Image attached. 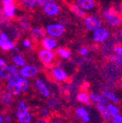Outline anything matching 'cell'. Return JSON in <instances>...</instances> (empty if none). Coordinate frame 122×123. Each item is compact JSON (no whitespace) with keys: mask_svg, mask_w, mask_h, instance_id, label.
Instances as JSON below:
<instances>
[{"mask_svg":"<svg viewBox=\"0 0 122 123\" xmlns=\"http://www.w3.org/2000/svg\"><path fill=\"white\" fill-rule=\"evenodd\" d=\"M101 18L105 24L111 28H118L122 25V17L111 7H104L101 10Z\"/></svg>","mask_w":122,"mask_h":123,"instance_id":"1","label":"cell"},{"mask_svg":"<svg viewBox=\"0 0 122 123\" xmlns=\"http://www.w3.org/2000/svg\"><path fill=\"white\" fill-rule=\"evenodd\" d=\"M37 56L38 60L42 64H44L45 67H52L56 62V53L54 50H46V49L41 48L38 49L37 51Z\"/></svg>","mask_w":122,"mask_h":123,"instance_id":"2","label":"cell"},{"mask_svg":"<svg viewBox=\"0 0 122 123\" xmlns=\"http://www.w3.org/2000/svg\"><path fill=\"white\" fill-rule=\"evenodd\" d=\"M50 77L57 83H65L69 79V74L64 69L61 64L54 65L50 68Z\"/></svg>","mask_w":122,"mask_h":123,"instance_id":"3","label":"cell"},{"mask_svg":"<svg viewBox=\"0 0 122 123\" xmlns=\"http://www.w3.org/2000/svg\"><path fill=\"white\" fill-rule=\"evenodd\" d=\"M44 31H45L47 36L58 38L64 35L65 32H66V26L64 25V23L59 22V21L51 22L45 26Z\"/></svg>","mask_w":122,"mask_h":123,"instance_id":"4","label":"cell"},{"mask_svg":"<svg viewBox=\"0 0 122 123\" xmlns=\"http://www.w3.org/2000/svg\"><path fill=\"white\" fill-rule=\"evenodd\" d=\"M83 21L85 29L90 32H94L103 27V21L100 16L97 15H86Z\"/></svg>","mask_w":122,"mask_h":123,"instance_id":"5","label":"cell"},{"mask_svg":"<svg viewBox=\"0 0 122 123\" xmlns=\"http://www.w3.org/2000/svg\"><path fill=\"white\" fill-rule=\"evenodd\" d=\"M41 7H42L44 15L49 17L58 16L61 11V8L60 4L57 2H54V1H47Z\"/></svg>","mask_w":122,"mask_h":123,"instance_id":"6","label":"cell"},{"mask_svg":"<svg viewBox=\"0 0 122 123\" xmlns=\"http://www.w3.org/2000/svg\"><path fill=\"white\" fill-rule=\"evenodd\" d=\"M16 46L15 41L12 40L4 31L0 30V50L4 52L14 51Z\"/></svg>","mask_w":122,"mask_h":123,"instance_id":"7","label":"cell"},{"mask_svg":"<svg viewBox=\"0 0 122 123\" xmlns=\"http://www.w3.org/2000/svg\"><path fill=\"white\" fill-rule=\"evenodd\" d=\"M110 31L107 27H102L99 29L92 32V41L96 44H103L110 38Z\"/></svg>","mask_w":122,"mask_h":123,"instance_id":"8","label":"cell"},{"mask_svg":"<svg viewBox=\"0 0 122 123\" xmlns=\"http://www.w3.org/2000/svg\"><path fill=\"white\" fill-rule=\"evenodd\" d=\"M34 86L38 93L44 98H49L51 97L52 92L48 84L41 78H38L34 81Z\"/></svg>","mask_w":122,"mask_h":123,"instance_id":"9","label":"cell"},{"mask_svg":"<svg viewBox=\"0 0 122 123\" xmlns=\"http://www.w3.org/2000/svg\"><path fill=\"white\" fill-rule=\"evenodd\" d=\"M19 74V68L14 64L7 63L0 68V80L7 81L11 76Z\"/></svg>","mask_w":122,"mask_h":123,"instance_id":"10","label":"cell"},{"mask_svg":"<svg viewBox=\"0 0 122 123\" xmlns=\"http://www.w3.org/2000/svg\"><path fill=\"white\" fill-rule=\"evenodd\" d=\"M104 75L109 80H118L122 75L121 68L115 67L110 63H108L104 67Z\"/></svg>","mask_w":122,"mask_h":123,"instance_id":"11","label":"cell"},{"mask_svg":"<svg viewBox=\"0 0 122 123\" xmlns=\"http://www.w3.org/2000/svg\"><path fill=\"white\" fill-rule=\"evenodd\" d=\"M39 74V68L34 64H26L19 68V74L27 79H32L38 76Z\"/></svg>","mask_w":122,"mask_h":123,"instance_id":"12","label":"cell"},{"mask_svg":"<svg viewBox=\"0 0 122 123\" xmlns=\"http://www.w3.org/2000/svg\"><path fill=\"white\" fill-rule=\"evenodd\" d=\"M8 81H10V82H12V83H14V84L17 85L22 92H27V91L30 89L31 83H30L29 79H27V78H26V77L21 76V75H20L19 74L11 76Z\"/></svg>","mask_w":122,"mask_h":123,"instance_id":"13","label":"cell"},{"mask_svg":"<svg viewBox=\"0 0 122 123\" xmlns=\"http://www.w3.org/2000/svg\"><path fill=\"white\" fill-rule=\"evenodd\" d=\"M0 13L2 14L3 16L8 20H13L16 16L17 14V5L15 4H2V8L0 10Z\"/></svg>","mask_w":122,"mask_h":123,"instance_id":"14","label":"cell"},{"mask_svg":"<svg viewBox=\"0 0 122 123\" xmlns=\"http://www.w3.org/2000/svg\"><path fill=\"white\" fill-rule=\"evenodd\" d=\"M2 31H4L10 37V38H11L12 40L14 41H17L23 33V31L17 25H14L11 22Z\"/></svg>","mask_w":122,"mask_h":123,"instance_id":"15","label":"cell"},{"mask_svg":"<svg viewBox=\"0 0 122 123\" xmlns=\"http://www.w3.org/2000/svg\"><path fill=\"white\" fill-rule=\"evenodd\" d=\"M15 97H14L7 90H3L2 93L0 95V104L4 108L11 107L15 103Z\"/></svg>","mask_w":122,"mask_h":123,"instance_id":"16","label":"cell"},{"mask_svg":"<svg viewBox=\"0 0 122 123\" xmlns=\"http://www.w3.org/2000/svg\"><path fill=\"white\" fill-rule=\"evenodd\" d=\"M40 45L42 46V48L50 50H55L58 47V42L56 38H52L50 36H45L39 41Z\"/></svg>","mask_w":122,"mask_h":123,"instance_id":"17","label":"cell"},{"mask_svg":"<svg viewBox=\"0 0 122 123\" xmlns=\"http://www.w3.org/2000/svg\"><path fill=\"white\" fill-rule=\"evenodd\" d=\"M75 114H76L77 117L82 121L85 123H90L92 121V118H91V115L89 111L87 110L85 106H79V107H77L75 109Z\"/></svg>","mask_w":122,"mask_h":123,"instance_id":"18","label":"cell"},{"mask_svg":"<svg viewBox=\"0 0 122 123\" xmlns=\"http://www.w3.org/2000/svg\"><path fill=\"white\" fill-rule=\"evenodd\" d=\"M102 94L103 95L105 98H107L108 101H110L111 103L115 104H118L121 102V98L120 95H118L115 92H114L113 90L110 89H103L101 92Z\"/></svg>","mask_w":122,"mask_h":123,"instance_id":"19","label":"cell"},{"mask_svg":"<svg viewBox=\"0 0 122 123\" xmlns=\"http://www.w3.org/2000/svg\"><path fill=\"white\" fill-rule=\"evenodd\" d=\"M75 3L85 12L93 11L97 9L96 0H75Z\"/></svg>","mask_w":122,"mask_h":123,"instance_id":"20","label":"cell"},{"mask_svg":"<svg viewBox=\"0 0 122 123\" xmlns=\"http://www.w3.org/2000/svg\"><path fill=\"white\" fill-rule=\"evenodd\" d=\"M16 25L23 31V32H29L31 28V21L28 15H23L17 18Z\"/></svg>","mask_w":122,"mask_h":123,"instance_id":"21","label":"cell"},{"mask_svg":"<svg viewBox=\"0 0 122 123\" xmlns=\"http://www.w3.org/2000/svg\"><path fill=\"white\" fill-rule=\"evenodd\" d=\"M29 34L32 40L40 41L44 37H45V31L40 27H32L29 30Z\"/></svg>","mask_w":122,"mask_h":123,"instance_id":"22","label":"cell"},{"mask_svg":"<svg viewBox=\"0 0 122 123\" xmlns=\"http://www.w3.org/2000/svg\"><path fill=\"white\" fill-rule=\"evenodd\" d=\"M15 119L17 120L18 123H32L33 122V115L32 113L28 111H24L21 113L15 114Z\"/></svg>","mask_w":122,"mask_h":123,"instance_id":"23","label":"cell"},{"mask_svg":"<svg viewBox=\"0 0 122 123\" xmlns=\"http://www.w3.org/2000/svg\"><path fill=\"white\" fill-rule=\"evenodd\" d=\"M68 8L73 15L79 19H84L86 16V12L84 10H82L75 2L70 3L68 4Z\"/></svg>","mask_w":122,"mask_h":123,"instance_id":"24","label":"cell"},{"mask_svg":"<svg viewBox=\"0 0 122 123\" xmlns=\"http://www.w3.org/2000/svg\"><path fill=\"white\" fill-rule=\"evenodd\" d=\"M89 96H90L91 102L94 103L96 104H104V105H107L109 103L107 98H105L103 97V95L102 93H100V92H91V93H89Z\"/></svg>","mask_w":122,"mask_h":123,"instance_id":"25","label":"cell"},{"mask_svg":"<svg viewBox=\"0 0 122 123\" xmlns=\"http://www.w3.org/2000/svg\"><path fill=\"white\" fill-rule=\"evenodd\" d=\"M96 108H97V111L99 112L100 115H101L102 118L104 121H108L112 120V115H111L107 105H104V104H96Z\"/></svg>","mask_w":122,"mask_h":123,"instance_id":"26","label":"cell"},{"mask_svg":"<svg viewBox=\"0 0 122 123\" xmlns=\"http://www.w3.org/2000/svg\"><path fill=\"white\" fill-rule=\"evenodd\" d=\"M11 62L12 64H14L18 68H22L23 66H25L27 64V61H26L25 57L19 52L13 54V56L11 57Z\"/></svg>","mask_w":122,"mask_h":123,"instance_id":"27","label":"cell"},{"mask_svg":"<svg viewBox=\"0 0 122 123\" xmlns=\"http://www.w3.org/2000/svg\"><path fill=\"white\" fill-rule=\"evenodd\" d=\"M56 56L62 60H69L72 57V52L69 49L66 47H57L55 50Z\"/></svg>","mask_w":122,"mask_h":123,"instance_id":"28","label":"cell"},{"mask_svg":"<svg viewBox=\"0 0 122 123\" xmlns=\"http://www.w3.org/2000/svg\"><path fill=\"white\" fill-rule=\"evenodd\" d=\"M76 100L80 104H84V105L89 106L92 102H91L90 96H89V93L85 91H81V92H77L76 94Z\"/></svg>","mask_w":122,"mask_h":123,"instance_id":"29","label":"cell"},{"mask_svg":"<svg viewBox=\"0 0 122 123\" xmlns=\"http://www.w3.org/2000/svg\"><path fill=\"white\" fill-rule=\"evenodd\" d=\"M5 90H7L10 93H11L14 97H19L22 93V92L21 91V89L17 85L10 82V81H8L5 84Z\"/></svg>","mask_w":122,"mask_h":123,"instance_id":"30","label":"cell"},{"mask_svg":"<svg viewBox=\"0 0 122 123\" xmlns=\"http://www.w3.org/2000/svg\"><path fill=\"white\" fill-rule=\"evenodd\" d=\"M15 114L21 113V112L30 110V108H29L28 104H27V102H26L25 100H23V99H18L17 101L15 102Z\"/></svg>","mask_w":122,"mask_h":123,"instance_id":"31","label":"cell"},{"mask_svg":"<svg viewBox=\"0 0 122 123\" xmlns=\"http://www.w3.org/2000/svg\"><path fill=\"white\" fill-rule=\"evenodd\" d=\"M17 2L21 8L27 10H33L38 6L35 0H17Z\"/></svg>","mask_w":122,"mask_h":123,"instance_id":"32","label":"cell"},{"mask_svg":"<svg viewBox=\"0 0 122 123\" xmlns=\"http://www.w3.org/2000/svg\"><path fill=\"white\" fill-rule=\"evenodd\" d=\"M107 59L109 63L112 64V65L115 66V67L121 68H122V57H120V56H118V55H116L115 53H112L108 56Z\"/></svg>","mask_w":122,"mask_h":123,"instance_id":"33","label":"cell"},{"mask_svg":"<svg viewBox=\"0 0 122 123\" xmlns=\"http://www.w3.org/2000/svg\"><path fill=\"white\" fill-rule=\"evenodd\" d=\"M60 101L55 97H50L47 99V107H49L51 110H57L60 107Z\"/></svg>","mask_w":122,"mask_h":123,"instance_id":"34","label":"cell"},{"mask_svg":"<svg viewBox=\"0 0 122 123\" xmlns=\"http://www.w3.org/2000/svg\"><path fill=\"white\" fill-rule=\"evenodd\" d=\"M38 114L40 117H44V118H49L50 119L51 117V110L47 106H41L38 108Z\"/></svg>","mask_w":122,"mask_h":123,"instance_id":"35","label":"cell"},{"mask_svg":"<svg viewBox=\"0 0 122 123\" xmlns=\"http://www.w3.org/2000/svg\"><path fill=\"white\" fill-rule=\"evenodd\" d=\"M107 107H108V109H109V112H110L112 116L118 115V114H120V109L117 104H113V103H109V104H107Z\"/></svg>","mask_w":122,"mask_h":123,"instance_id":"36","label":"cell"},{"mask_svg":"<svg viewBox=\"0 0 122 123\" xmlns=\"http://www.w3.org/2000/svg\"><path fill=\"white\" fill-rule=\"evenodd\" d=\"M32 45H33V43H32V39L31 38H25L21 40V46L24 49L29 50L32 48Z\"/></svg>","mask_w":122,"mask_h":123,"instance_id":"37","label":"cell"},{"mask_svg":"<svg viewBox=\"0 0 122 123\" xmlns=\"http://www.w3.org/2000/svg\"><path fill=\"white\" fill-rule=\"evenodd\" d=\"M89 52H90V50L86 46H80L79 48V54L81 56H83V57L88 56Z\"/></svg>","mask_w":122,"mask_h":123,"instance_id":"38","label":"cell"},{"mask_svg":"<svg viewBox=\"0 0 122 123\" xmlns=\"http://www.w3.org/2000/svg\"><path fill=\"white\" fill-rule=\"evenodd\" d=\"M113 53L116 54L120 57H122V44H116L114 46V50H113Z\"/></svg>","mask_w":122,"mask_h":123,"instance_id":"39","label":"cell"},{"mask_svg":"<svg viewBox=\"0 0 122 123\" xmlns=\"http://www.w3.org/2000/svg\"><path fill=\"white\" fill-rule=\"evenodd\" d=\"M50 123H67V121L61 116H54L50 118Z\"/></svg>","mask_w":122,"mask_h":123,"instance_id":"40","label":"cell"},{"mask_svg":"<svg viewBox=\"0 0 122 123\" xmlns=\"http://www.w3.org/2000/svg\"><path fill=\"white\" fill-rule=\"evenodd\" d=\"M4 123H13V117L10 113L4 114Z\"/></svg>","mask_w":122,"mask_h":123,"instance_id":"41","label":"cell"},{"mask_svg":"<svg viewBox=\"0 0 122 123\" xmlns=\"http://www.w3.org/2000/svg\"><path fill=\"white\" fill-rule=\"evenodd\" d=\"M112 120L115 123H122V114H118V115L112 116Z\"/></svg>","mask_w":122,"mask_h":123,"instance_id":"42","label":"cell"},{"mask_svg":"<svg viewBox=\"0 0 122 123\" xmlns=\"http://www.w3.org/2000/svg\"><path fill=\"white\" fill-rule=\"evenodd\" d=\"M35 123H50V119L44 117H38L35 121Z\"/></svg>","mask_w":122,"mask_h":123,"instance_id":"43","label":"cell"},{"mask_svg":"<svg viewBox=\"0 0 122 123\" xmlns=\"http://www.w3.org/2000/svg\"><path fill=\"white\" fill-rule=\"evenodd\" d=\"M16 0H1V3H2L3 5L4 4H15Z\"/></svg>","mask_w":122,"mask_h":123,"instance_id":"44","label":"cell"},{"mask_svg":"<svg viewBox=\"0 0 122 123\" xmlns=\"http://www.w3.org/2000/svg\"><path fill=\"white\" fill-rule=\"evenodd\" d=\"M117 37L119 38V41L122 43V27H120L118 30V33H117Z\"/></svg>","mask_w":122,"mask_h":123,"instance_id":"45","label":"cell"},{"mask_svg":"<svg viewBox=\"0 0 122 123\" xmlns=\"http://www.w3.org/2000/svg\"><path fill=\"white\" fill-rule=\"evenodd\" d=\"M6 64H7L6 60L4 59V58H3V57L0 56V68L3 67V66H4V65H6Z\"/></svg>","mask_w":122,"mask_h":123,"instance_id":"46","label":"cell"},{"mask_svg":"<svg viewBox=\"0 0 122 123\" xmlns=\"http://www.w3.org/2000/svg\"><path fill=\"white\" fill-rule=\"evenodd\" d=\"M35 2H36V4H38V5L42 6L43 4H44L45 2H47V1H46V0H35Z\"/></svg>","mask_w":122,"mask_h":123,"instance_id":"47","label":"cell"},{"mask_svg":"<svg viewBox=\"0 0 122 123\" xmlns=\"http://www.w3.org/2000/svg\"><path fill=\"white\" fill-rule=\"evenodd\" d=\"M4 114L0 111V123H4Z\"/></svg>","mask_w":122,"mask_h":123,"instance_id":"48","label":"cell"},{"mask_svg":"<svg viewBox=\"0 0 122 123\" xmlns=\"http://www.w3.org/2000/svg\"><path fill=\"white\" fill-rule=\"evenodd\" d=\"M107 123H115V122L114 121H113V120H110V121H108Z\"/></svg>","mask_w":122,"mask_h":123,"instance_id":"49","label":"cell"},{"mask_svg":"<svg viewBox=\"0 0 122 123\" xmlns=\"http://www.w3.org/2000/svg\"><path fill=\"white\" fill-rule=\"evenodd\" d=\"M3 90H4V89H3V87L1 86H0V95H1V93H2Z\"/></svg>","mask_w":122,"mask_h":123,"instance_id":"50","label":"cell"},{"mask_svg":"<svg viewBox=\"0 0 122 123\" xmlns=\"http://www.w3.org/2000/svg\"><path fill=\"white\" fill-rule=\"evenodd\" d=\"M46 1H54V2H56L57 0H46Z\"/></svg>","mask_w":122,"mask_h":123,"instance_id":"51","label":"cell"}]
</instances>
